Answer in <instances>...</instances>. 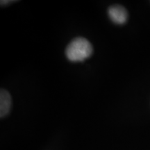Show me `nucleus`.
Here are the masks:
<instances>
[{
	"mask_svg": "<svg viewBox=\"0 0 150 150\" xmlns=\"http://www.w3.org/2000/svg\"><path fill=\"white\" fill-rule=\"evenodd\" d=\"M93 52V45L87 39L79 37L71 41L65 50V56L72 62L83 61L91 57Z\"/></svg>",
	"mask_w": 150,
	"mask_h": 150,
	"instance_id": "f257e3e1",
	"label": "nucleus"
},
{
	"mask_svg": "<svg viewBox=\"0 0 150 150\" xmlns=\"http://www.w3.org/2000/svg\"><path fill=\"white\" fill-rule=\"evenodd\" d=\"M108 15L112 22L120 25L126 23L128 18V13L127 10L120 5L109 7L108 9Z\"/></svg>",
	"mask_w": 150,
	"mask_h": 150,
	"instance_id": "f03ea898",
	"label": "nucleus"
},
{
	"mask_svg": "<svg viewBox=\"0 0 150 150\" xmlns=\"http://www.w3.org/2000/svg\"><path fill=\"white\" fill-rule=\"evenodd\" d=\"M11 97L10 93L4 89H1L0 92V117L6 116L10 112L11 107Z\"/></svg>",
	"mask_w": 150,
	"mask_h": 150,
	"instance_id": "7ed1b4c3",
	"label": "nucleus"
},
{
	"mask_svg": "<svg viewBox=\"0 0 150 150\" xmlns=\"http://www.w3.org/2000/svg\"><path fill=\"white\" fill-rule=\"evenodd\" d=\"M11 2H13L12 1H1V6H4V5H7L8 4H10Z\"/></svg>",
	"mask_w": 150,
	"mask_h": 150,
	"instance_id": "20e7f679",
	"label": "nucleus"
}]
</instances>
